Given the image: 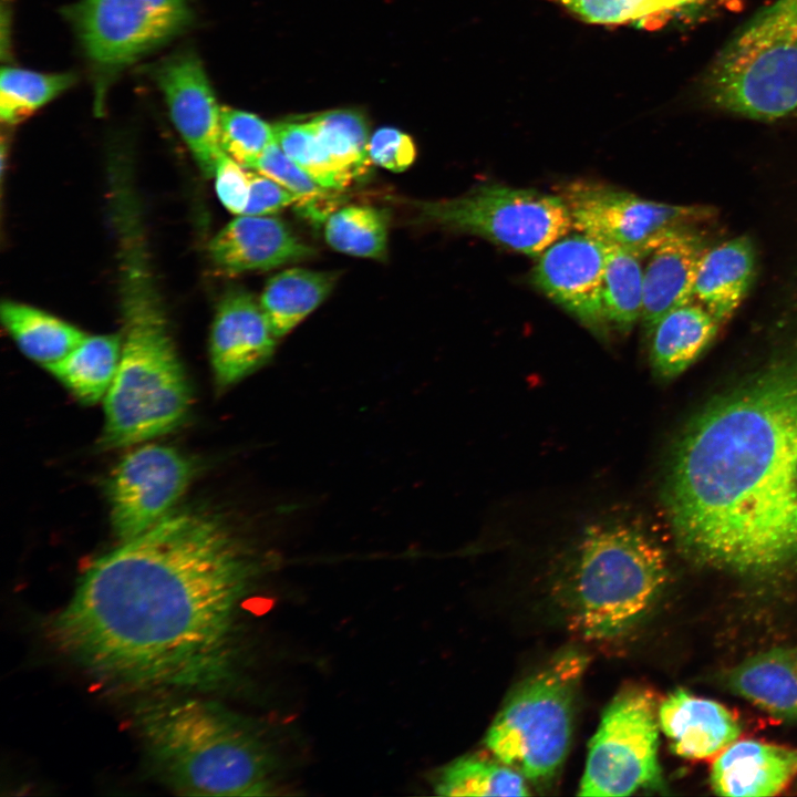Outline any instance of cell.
<instances>
[{
    "mask_svg": "<svg viewBox=\"0 0 797 797\" xmlns=\"http://www.w3.org/2000/svg\"><path fill=\"white\" fill-rule=\"evenodd\" d=\"M603 244L605 248L602 283L604 317L610 329L628 333L642 315L644 270L641 259L632 252L613 244Z\"/></svg>",
    "mask_w": 797,
    "mask_h": 797,
    "instance_id": "26",
    "label": "cell"
},
{
    "mask_svg": "<svg viewBox=\"0 0 797 797\" xmlns=\"http://www.w3.org/2000/svg\"><path fill=\"white\" fill-rule=\"evenodd\" d=\"M708 100L726 112L775 121L797 112V0H774L718 53L705 77Z\"/></svg>",
    "mask_w": 797,
    "mask_h": 797,
    "instance_id": "6",
    "label": "cell"
},
{
    "mask_svg": "<svg viewBox=\"0 0 797 797\" xmlns=\"http://www.w3.org/2000/svg\"><path fill=\"white\" fill-rule=\"evenodd\" d=\"M389 219L384 211L365 205L333 210L324 221L325 241L350 256L383 259L387 250Z\"/></svg>",
    "mask_w": 797,
    "mask_h": 797,
    "instance_id": "27",
    "label": "cell"
},
{
    "mask_svg": "<svg viewBox=\"0 0 797 797\" xmlns=\"http://www.w3.org/2000/svg\"><path fill=\"white\" fill-rule=\"evenodd\" d=\"M662 499L695 563L756 576L797 560V338L690 420Z\"/></svg>",
    "mask_w": 797,
    "mask_h": 797,
    "instance_id": "2",
    "label": "cell"
},
{
    "mask_svg": "<svg viewBox=\"0 0 797 797\" xmlns=\"http://www.w3.org/2000/svg\"><path fill=\"white\" fill-rule=\"evenodd\" d=\"M667 575L665 551L638 519L615 516L591 524L566 569L570 627L593 641L628 633L652 608Z\"/></svg>",
    "mask_w": 797,
    "mask_h": 797,
    "instance_id": "5",
    "label": "cell"
},
{
    "mask_svg": "<svg viewBox=\"0 0 797 797\" xmlns=\"http://www.w3.org/2000/svg\"><path fill=\"white\" fill-rule=\"evenodd\" d=\"M155 80L174 125L206 177L214 176L220 144V108L199 59L189 52L169 56L155 70Z\"/></svg>",
    "mask_w": 797,
    "mask_h": 797,
    "instance_id": "14",
    "label": "cell"
},
{
    "mask_svg": "<svg viewBox=\"0 0 797 797\" xmlns=\"http://www.w3.org/2000/svg\"><path fill=\"white\" fill-rule=\"evenodd\" d=\"M252 169L273 179L296 196L297 207L312 220L325 221L332 213V190L314 182L287 156L277 142L266 148Z\"/></svg>",
    "mask_w": 797,
    "mask_h": 797,
    "instance_id": "32",
    "label": "cell"
},
{
    "mask_svg": "<svg viewBox=\"0 0 797 797\" xmlns=\"http://www.w3.org/2000/svg\"><path fill=\"white\" fill-rule=\"evenodd\" d=\"M273 128L280 148L320 186L338 192L351 184L353 177L333 161L309 122L280 123Z\"/></svg>",
    "mask_w": 797,
    "mask_h": 797,
    "instance_id": "31",
    "label": "cell"
},
{
    "mask_svg": "<svg viewBox=\"0 0 797 797\" xmlns=\"http://www.w3.org/2000/svg\"><path fill=\"white\" fill-rule=\"evenodd\" d=\"M756 273L752 239L739 236L705 252L698 266L693 300L721 324L729 320L747 296Z\"/></svg>",
    "mask_w": 797,
    "mask_h": 797,
    "instance_id": "20",
    "label": "cell"
},
{
    "mask_svg": "<svg viewBox=\"0 0 797 797\" xmlns=\"http://www.w3.org/2000/svg\"><path fill=\"white\" fill-rule=\"evenodd\" d=\"M721 325L694 300L666 313L649 337L654 374L671 380L683 373L711 345Z\"/></svg>",
    "mask_w": 797,
    "mask_h": 797,
    "instance_id": "22",
    "label": "cell"
},
{
    "mask_svg": "<svg viewBox=\"0 0 797 797\" xmlns=\"http://www.w3.org/2000/svg\"><path fill=\"white\" fill-rule=\"evenodd\" d=\"M796 772L797 749L741 741L716 758L710 783L720 796H774L787 786Z\"/></svg>",
    "mask_w": 797,
    "mask_h": 797,
    "instance_id": "19",
    "label": "cell"
},
{
    "mask_svg": "<svg viewBox=\"0 0 797 797\" xmlns=\"http://www.w3.org/2000/svg\"><path fill=\"white\" fill-rule=\"evenodd\" d=\"M708 248L696 227L686 228L672 234L649 256L641 315L646 337L666 313L693 301L697 269Z\"/></svg>",
    "mask_w": 797,
    "mask_h": 797,
    "instance_id": "17",
    "label": "cell"
},
{
    "mask_svg": "<svg viewBox=\"0 0 797 797\" xmlns=\"http://www.w3.org/2000/svg\"><path fill=\"white\" fill-rule=\"evenodd\" d=\"M658 720L672 752L684 758L708 757L741 734L737 720L725 706L682 689L661 703Z\"/></svg>",
    "mask_w": 797,
    "mask_h": 797,
    "instance_id": "18",
    "label": "cell"
},
{
    "mask_svg": "<svg viewBox=\"0 0 797 797\" xmlns=\"http://www.w3.org/2000/svg\"><path fill=\"white\" fill-rule=\"evenodd\" d=\"M421 217L442 228L480 236L507 249L539 256L572 230L563 199L536 189L499 184L418 205Z\"/></svg>",
    "mask_w": 797,
    "mask_h": 797,
    "instance_id": "8",
    "label": "cell"
},
{
    "mask_svg": "<svg viewBox=\"0 0 797 797\" xmlns=\"http://www.w3.org/2000/svg\"><path fill=\"white\" fill-rule=\"evenodd\" d=\"M369 156L372 164L401 173L414 163L416 147L406 133L393 127H382L370 137Z\"/></svg>",
    "mask_w": 797,
    "mask_h": 797,
    "instance_id": "35",
    "label": "cell"
},
{
    "mask_svg": "<svg viewBox=\"0 0 797 797\" xmlns=\"http://www.w3.org/2000/svg\"><path fill=\"white\" fill-rule=\"evenodd\" d=\"M1 321L19 349L43 368L70 353L87 334L77 327L35 307L4 301Z\"/></svg>",
    "mask_w": 797,
    "mask_h": 797,
    "instance_id": "25",
    "label": "cell"
},
{
    "mask_svg": "<svg viewBox=\"0 0 797 797\" xmlns=\"http://www.w3.org/2000/svg\"><path fill=\"white\" fill-rule=\"evenodd\" d=\"M123 335H86L70 353L45 366L77 400L104 398L118 369Z\"/></svg>",
    "mask_w": 797,
    "mask_h": 797,
    "instance_id": "23",
    "label": "cell"
},
{
    "mask_svg": "<svg viewBox=\"0 0 797 797\" xmlns=\"http://www.w3.org/2000/svg\"><path fill=\"white\" fill-rule=\"evenodd\" d=\"M75 81L72 73H40L20 68H2L0 117L14 124L53 100Z\"/></svg>",
    "mask_w": 797,
    "mask_h": 797,
    "instance_id": "30",
    "label": "cell"
},
{
    "mask_svg": "<svg viewBox=\"0 0 797 797\" xmlns=\"http://www.w3.org/2000/svg\"><path fill=\"white\" fill-rule=\"evenodd\" d=\"M320 142L352 177L364 176L372 162L369 156V127L364 116L354 110L321 113L310 122Z\"/></svg>",
    "mask_w": 797,
    "mask_h": 797,
    "instance_id": "29",
    "label": "cell"
},
{
    "mask_svg": "<svg viewBox=\"0 0 797 797\" xmlns=\"http://www.w3.org/2000/svg\"><path fill=\"white\" fill-rule=\"evenodd\" d=\"M249 198L242 215L270 216L290 205L297 206V197L266 175L249 170Z\"/></svg>",
    "mask_w": 797,
    "mask_h": 797,
    "instance_id": "37",
    "label": "cell"
},
{
    "mask_svg": "<svg viewBox=\"0 0 797 797\" xmlns=\"http://www.w3.org/2000/svg\"><path fill=\"white\" fill-rule=\"evenodd\" d=\"M135 725L159 779L183 795H263L271 756L257 734L220 705L168 696L142 704Z\"/></svg>",
    "mask_w": 797,
    "mask_h": 797,
    "instance_id": "3",
    "label": "cell"
},
{
    "mask_svg": "<svg viewBox=\"0 0 797 797\" xmlns=\"http://www.w3.org/2000/svg\"><path fill=\"white\" fill-rule=\"evenodd\" d=\"M192 476V463L170 446L146 444L126 454L107 483L115 535L125 541L158 524L182 497Z\"/></svg>",
    "mask_w": 797,
    "mask_h": 797,
    "instance_id": "12",
    "label": "cell"
},
{
    "mask_svg": "<svg viewBox=\"0 0 797 797\" xmlns=\"http://www.w3.org/2000/svg\"><path fill=\"white\" fill-rule=\"evenodd\" d=\"M124 333L115 377L104 397V448L164 435L186 417L190 389L151 277L135 253L126 257Z\"/></svg>",
    "mask_w": 797,
    "mask_h": 797,
    "instance_id": "4",
    "label": "cell"
},
{
    "mask_svg": "<svg viewBox=\"0 0 797 797\" xmlns=\"http://www.w3.org/2000/svg\"><path fill=\"white\" fill-rule=\"evenodd\" d=\"M68 18L101 81L182 33L193 19L184 0H80Z\"/></svg>",
    "mask_w": 797,
    "mask_h": 797,
    "instance_id": "11",
    "label": "cell"
},
{
    "mask_svg": "<svg viewBox=\"0 0 797 797\" xmlns=\"http://www.w3.org/2000/svg\"><path fill=\"white\" fill-rule=\"evenodd\" d=\"M572 219V229L613 244L640 259L649 257L672 234L713 220L706 205H671L642 198L591 179L558 187Z\"/></svg>",
    "mask_w": 797,
    "mask_h": 797,
    "instance_id": "9",
    "label": "cell"
},
{
    "mask_svg": "<svg viewBox=\"0 0 797 797\" xmlns=\"http://www.w3.org/2000/svg\"><path fill=\"white\" fill-rule=\"evenodd\" d=\"M728 687L767 713L797 720V645L755 654L735 666Z\"/></svg>",
    "mask_w": 797,
    "mask_h": 797,
    "instance_id": "21",
    "label": "cell"
},
{
    "mask_svg": "<svg viewBox=\"0 0 797 797\" xmlns=\"http://www.w3.org/2000/svg\"><path fill=\"white\" fill-rule=\"evenodd\" d=\"M659 732L653 697L621 691L604 710L590 745L581 796H628L660 782Z\"/></svg>",
    "mask_w": 797,
    "mask_h": 797,
    "instance_id": "10",
    "label": "cell"
},
{
    "mask_svg": "<svg viewBox=\"0 0 797 797\" xmlns=\"http://www.w3.org/2000/svg\"><path fill=\"white\" fill-rule=\"evenodd\" d=\"M215 186L221 204L236 215H242L249 198V170L227 155L220 154L214 172Z\"/></svg>",
    "mask_w": 797,
    "mask_h": 797,
    "instance_id": "36",
    "label": "cell"
},
{
    "mask_svg": "<svg viewBox=\"0 0 797 797\" xmlns=\"http://www.w3.org/2000/svg\"><path fill=\"white\" fill-rule=\"evenodd\" d=\"M335 282L328 272L290 268L271 277L259 304L273 334H288L330 294Z\"/></svg>",
    "mask_w": 797,
    "mask_h": 797,
    "instance_id": "24",
    "label": "cell"
},
{
    "mask_svg": "<svg viewBox=\"0 0 797 797\" xmlns=\"http://www.w3.org/2000/svg\"><path fill=\"white\" fill-rule=\"evenodd\" d=\"M442 796H526L524 776L501 762L476 756L462 757L449 764L435 784Z\"/></svg>",
    "mask_w": 797,
    "mask_h": 797,
    "instance_id": "28",
    "label": "cell"
},
{
    "mask_svg": "<svg viewBox=\"0 0 797 797\" xmlns=\"http://www.w3.org/2000/svg\"><path fill=\"white\" fill-rule=\"evenodd\" d=\"M577 19L601 25L644 23L700 0H548Z\"/></svg>",
    "mask_w": 797,
    "mask_h": 797,
    "instance_id": "33",
    "label": "cell"
},
{
    "mask_svg": "<svg viewBox=\"0 0 797 797\" xmlns=\"http://www.w3.org/2000/svg\"><path fill=\"white\" fill-rule=\"evenodd\" d=\"M276 142L273 126L259 116L230 107L220 108V144L222 151L245 168H251Z\"/></svg>",
    "mask_w": 797,
    "mask_h": 797,
    "instance_id": "34",
    "label": "cell"
},
{
    "mask_svg": "<svg viewBox=\"0 0 797 797\" xmlns=\"http://www.w3.org/2000/svg\"><path fill=\"white\" fill-rule=\"evenodd\" d=\"M604 244L584 232L568 234L539 255L535 286L602 340L610 327L602 304Z\"/></svg>",
    "mask_w": 797,
    "mask_h": 797,
    "instance_id": "13",
    "label": "cell"
},
{
    "mask_svg": "<svg viewBox=\"0 0 797 797\" xmlns=\"http://www.w3.org/2000/svg\"><path fill=\"white\" fill-rule=\"evenodd\" d=\"M249 569L220 518L168 514L85 570L49 635L73 662L116 685L213 690L230 674Z\"/></svg>",
    "mask_w": 797,
    "mask_h": 797,
    "instance_id": "1",
    "label": "cell"
},
{
    "mask_svg": "<svg viewBox=\"0 0 797 797\" xmlns=\"http://www.w3.org/2000/svg\"><path fill=\"white\" fill-rule=\"evenodd\" d=\"M209 253L220 270L241 273L296 262L314 250L280 219L238 215L214 236Z\"/></svg>",
    "mask_w": 797,
    "mask_h": 797,
    "instance_id": "16",
    "label": "cell"
},
{
    "mask_svg": "<svg viewBox=\"0 0 797 797\" xmlns=\"http://www.w3.org/2000/svg\"><path fill=\"white\" fill-rule=\"evenodd\" d=\"M584 667V655L568 650L516 687L487 732L497 760L535 782L556 774L568 752Z\"/></svg>",
    "mask_w": 797,
    "mask_h": 797,
    "instance_id": "7",
    "label": "cell"
},
{
    "mask_svg": "<svg viewBox=\"0 0 797 797\" xmlns=\"http://www.w3.org/2000/svg\"><path fill=\"white\" fill-rule=\"evenodd\" d=\"M277 340L250 293H226L218 304L209 341L217 390H228L265 366L275 353Z\"/></svg>",
    "mask_w": 797,
    "mask_h": 797,
    "instance_id": "15",
    "label": "cell"
}]
</instances>
